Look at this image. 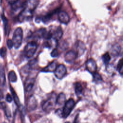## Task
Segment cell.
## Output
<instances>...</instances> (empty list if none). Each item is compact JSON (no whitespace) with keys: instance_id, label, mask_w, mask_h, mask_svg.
I'll use <instances>...</instances> for the list:
<instances>
[{"instance_id":"1","label":"cell","mask_w":123,"mask_h":123,"mask_svg":"<svg viewBox=\"0 0 123 123\" xmlns=\"http://www.w3.org/2000/svg\"><path fill=\"white\" fill-rule=\"evenodd\" d=\"M23 37V31L21 27H17L14 30L13 33L12 41L13 44V47L17 49L20 47L22 45Z\"/></svg>"},{"instance_id":"2","label":"cell","mask_w":123,"mask_h":123,"mask_svg":"<svg viewBox=\"0 0 123 123\" xmlns=\"http://www.w3.org/2000/svg\"><path fill=\"white\" fill-rule=\"evenodd\" d=\"M25 8L18 15V19L20 22L28 21L32 17L33 11L34 9L25 5Z\"/></svg>"},{"instance_id":"3","label":"cell","mask_w":123,"mask_h":123,"mask_svg":"<svg viewBox=\"0 0 123 123\" xmlns=\"http://www.w3.org/2000/svg\"><path fill=\"white\" fill-rule=\"evenodd\" d=\"M37 48V45L35 41L28 42L25 46L24 49L25 56L27 58L32 57L36 53Z\"/></svg>"},{"instance_id":"4","label":"cell","mask_w":123,"mask_h":123,"mask_svg":"<svg viewBox=\"0 0 123 123\" xmlns=\"http://www.w3.org/2000/svg\"><path fill=\"white\" fill-rule=\"evenodd\" d=\"M74 106H75L74 100L72 98L69 99L64 103V107L62 111V114H61L62 116L64 118H67L69 115L71 111H72Z\"/></svg>"},{"instance_id":"5","label":"cell","mask_w":123,"mask_h":123,"mask_svg":"<svg viewBox=\"0 0 123 123\" xmlns=\"http://www.w3.org/2000/svg\"><path fill=\"white\" fill-rule=\"evenodd\" d=\"M55 104V98L54 97H51L43 102L42 104V108L45 112H49L53 110Z\"/></svg>"},{"instance_id":"6","label":"cell","mask_w":123,"mask_h":123,"mask_svg":"<svg viewBox=\"0 0 123 123\" xmlns=\"http://www.w3.org/2000/svg\"><path fill=\"white\" fill-rule=\"evenodd\" d=\"M54 72L55 76L57 78L62 79L66 75L67 73V69L64 64H61L57 66Z\"/></svg>"},{"instance_id":"7","label":"cell","mask_w":123,"mask_h":123,"mask_svg":"<svg viewBox=\"0 0 123 123\" xmlns=\"http://www.w3.org/2000/svg\"><path fill=\"white\" fill-rule=\"evenodd\" d=\"M86 69L91 74H94L97 71V66L95 61L93 59H89L87 60L86 63Z\"/></svg>"},{"instance_id":"8","label":"cell","mask_w":123,"mask_h":123,"mask_svg":"<svg viewBox=\"0 0 123 123\" xmlns=\"http://www.w3.org/2000/svg\"><path fill=\"white\" fill-rule=\"evenodd\" d=\"M77 54L74 50H71L68 51L65 55L64 59L66 62L68 63L73 62L77 58Z\"/></svg>"},{"instance_id":"9","label":"cell","mask_w":123,"mask_h":123,"mask_svg":"<svg viewBox=\"0 0 123 123\" xmlns=\"http://www.w3.org/2000/svg\"><path fill=\"white\" fill-rule=\"evenodd\" d=\"M58 17L59 21L64 24H67L70 21V18L68 13L64 11L59 12Z\"/></svg>"},{"instance_id":"10","label":"cell","mask_w":123,"mask_h":123,"mask_svg":"<svg viewBox=\"0 0 123 123\" xmlns=\"http://www.w3.org/2000/svg\"><path fill=\"white\" fill-rule=\"evenodd\" d=\"M51 32V38L54 39L55 41H58L61 39L62 36V29L59 26L58 27L54 32Z\"/></svg>"},{"instance_id":"11","label":"cell","mask_w":123,"mask_h":123,"mask_svg":"<svg viewBox=\"0 0 123 123\" xmlns=\"http://www.w3.org/2000/svg\"><path fill=\"white\" fill-rule=\"evenodd\" d=\"M75 46L77 50V51H75L77 53V55L80 56L82 55L84 53V51H85L86 49L85 45L84 44V43L82 41H78L76 42Z\"/></svg>"},{"instance_id":"12","label":"cell","mask_w":123,"mask_h":123,"mask_svg":"<svg viewBox=\"0 0 123 123\" xmlns=\"http://www.w3.org/2000/svg\"><path fill=\"white\" fill-rule=\"evenodd\" d=\"M121 50V47L118 44H115L113 45L111 49V54L113 57L118 56Z\"/></svg>"},{"instance_id":"13","label":"cell","mask_w":123,"mask_h":123,"mask_svg":"<svg viewBox=\"0 0 123 123\" xmlns=\"http://www.w3.org/2000/svg\"><path fill=\"white\" fill-rule=\"evenodd\" d=\"M57 62L55 61H53L50 62L48 66L44 68L41 72H54L56 67Z\"/></svg>"},{"instance_id":"14","label":"cell","mask_w":123,"mask_h":123,"mask_svg":"<svg viewBox=\"0 0 123 123\" xmlns=\"http://www.w3.org/2000/svg\"><path fill=\"white\" fill-rule=\"evenodd\" d=\"M37 106V101L34 97H31L28 102L27 107L29 111H33L36 109Z\"/></svg>"},{"instance_id":"15","label":"cell","mask_w":123,"mask_h":123,"mask_svg":"<svg viewBox=\"0 0 123 123\" xmlns=\"http://www.w3.org/2000/svg\"><path fill=\"white\" fill-rule=\"evenodd\" d=\"M66 97L65 95L63 93H60L56 98V104L59 106L62 105L65 102Z\"/></svg>"},{"instance_id":"16","label":"cell","mask_w":123,"mask_h":123,"mask_svg":"<svg viewBox=\"0 0 123 123\" xmlns=\"http://www.w3.org/2000/svg\"><path fill=\"white\" fill-rule=\"evenodd\" d=\"M34 85V79H30L27 81L25 85V90L26 92H30L33 87Z\"/></svg>"},{"instance_id":"17","label":"cell","mask_w":123,"mask_h":123,"mask_svg":"<svg viewBox=\"0 0 123 123\" xmlns=\"http://www.w3.org/2000/svg\"><path fill=\"white\" fill-rule=\"evenodd\" d=\"M8 79L11 82H15L17 81V76L14 71H11L8 73Z\"/></svg>"},{"instance_id":"18","label":"cell","mask_w":123,"mask_h":123,"mask_svg":"<svg viewBox=\"0 0 123 123\" xmlns=\"http://www.w3.org/2000/svg\"><path fill=\"white\" fill-rule=\"evenodd\" d=\"M75 92L77 96L81 95L83 92V87L80 83L77 82L75 85Z\"/></svg>"},{"instance_id":"19","label":"cell","mask_w":123,"mask_h":123,"mask_svg":"<svg viewBox=\"0 0 123 123\" xmlns=\"http://www.w3.org/2000/svg\"><path fill=\"white\" fill-rule=\"evenodd\" d=\"M47 33V31L44 28H41L37 30L35 33V36L37 37L41 38V37H45L46 34Z\"/></svg>"},{"instance_id":"20","label":"cell","mask_w":123,"mask_h":123,"mask_svg":"<svg viewBox=\"0 0 123 123\" xmlns=\"http://www.w3.org/2000/svg\"><path fill=\"white\" fill-rule=\"evenodd\" d=\"M10 89H11V93L12 94V97H13V100H14L15 104L17 105V106L19 107L20 105V103L19 99L18 98V96H17L14 90V89L12 87H10Z\"/></svg>"},{"instance_id":"21","label":"cell","mask_w":123,"mask_h":123,"mask_svg":"<svg viewBox=\"0 0 123 123\" xmlns=\"http://www.w3.org/2000/svg\"><path fill=\"white\" fill-rule=\"evenodd\" d=\"M6 79L4 71L3 70H0V85L3 86L5 84Z\"/></svg>"},{"instance_id":"22","label":"cell","mask_w":123,"mask_h":123,"mask_svg":"<svg viewBox=\"0 0 123 123\" xmlns=\"http://www.w3.org/2000/svg\"><path fill=\"white\" fill-rule=\"evenodd\" d=\"M111 59V56L109 52H106L102 56V59L103 62L105 64H108Z\"/></svg>"},{"instance_id":"23","label":"cell","mask_w":123,"mask_h":123,"mask_svg":"<svg viewBox=\"0 0 123 123\" xmlns=\"http://www.w3.org/2000/svg\"><path fill=\"white\" fill-rule=\"evenodd\" d=\"M93 81L95 82L96 83H100L102 80V78L101 76V75L98 73L96 72L94 74H93Z\"/></svg>"},{"instance_id":"24","label":"cell","mask_w":123,"mask_h":123,"mask_svg":"<svg viewBox=\"0 0 123 123\" xmlns=\"http://www.w3.org/2000/svg\"><path fill=\"white\" fill-rule=\"evenodd\" d=\"M117 70L118 72L121 75H123V59H121V60L119 61L117 66Z\"/></svg>"},{"instance_id":"25","label":"cell","mask_w":123,"mask_h":123,"mask_svg":"<svg viewBox=\"0 0 123 123\" xmlns=\"http://www.w3.org/2000/svg\"><path fill=\"white\" fill-rule=\"evenodd\" d=\"M1 19L4 26L5 32L6 33V32L7 31V27H8V20L7 18L5 16H4V15H1Z\"/></svg>"},{"instance_id":"26","label":"cell","mask_w":123,"mask_h":123,"mask_svg":"<svg viewBox=\"0 0 123 123\" xmlns=\"http://www.w3.org/2000/svg\"><path fill=\"white\" fill-rule=\"evenodd\" d=\"M6 49L5 47H3L0 49V55L1 57L4 58L6 54Z\"/></svg>"},{"instance_id":"27","label":"cell","mask_w":123,"mask_h":123,"mask_svg":"<svg viewBox=\"0 0 123 123\" xmlns=\"http://www.w3.org/2000/svg\"><path fill=\"white\" fill-rule=\"evenodd\" d=\"M51 56L52 57H56L58 56V51L57 49H54L52 50L50 53Z\"/></svg>"},{"instance_id":"28","label":"cell","mask_w":123,"mask_h":123,"mask_svg":"<svg viewBox=\"0 0 123 123\" xmlns=\"http://www.w3.org/2000/svg\"><path fill=\"white\" fill-rule=\"evenodd\" d=\"M7 46L9 49H11L13 47V44L12 40L8 39L7 41Z\"/></svg>"},{"instance_id":"29","label":"cell","mask_w":123,"mask_h":123,"mask_svg":"<svg viewBox=\"0 0 123 123\" xmlns=\"http://www.w3.org/2000/svg\"><path fill=\"white\" fill-rule=\"evenodd\" d=\"M5 99H6V101L7 102L10 103V102H11L12 101V96H11L10 94L8 93V94L6 95V96Z\"/></svg>"},{"instance_id":"30","label":"cell","mask_w":123,"mask_h":123,"mask_svg":"<svg viewBox=\"0 0 123 123\" xmlns=\"http://www.w3.org/2000/svg\"><path fill=\"white\" fill-rule=\"evenodd\" d=\"M18 0H6L7 2L12 5L14 4L15 2H16Z\"/></svg>"},{"instance_id":"31","label":"cell","mask_w":123,"mask_h":123,"mask_svg":"<svg viewBox=\"0 0 123 123\" xmlns=\"http://www.w3.org/2000/svg\"><path fill=\"white\" fill-rule=\"evenodd\" d=\"M3 98V93L1 91V90L0 89V100L2 99Z\"/></svg>"},{"instance_id":"32","label":"cell","mask_w":123,"mask_h":123,"mask_svg":"<svg viewBox=\"0 0 123 123\" xmlns=\"http://www.w3.org/2000/svg\"><path fill=\"white\" fill-rule=\"evenodd\" d=\"M69 123V122H66V123Z\"/></svg>"},{"instance_id":"33","label":"cell","mask_w":123,"mask_h":123,"mask_svg":"<svg viewBox=\"0 0 123 123\" xmlns=\"http://www.w3.org/2000/svg\"></svg>"}]
</instances>
